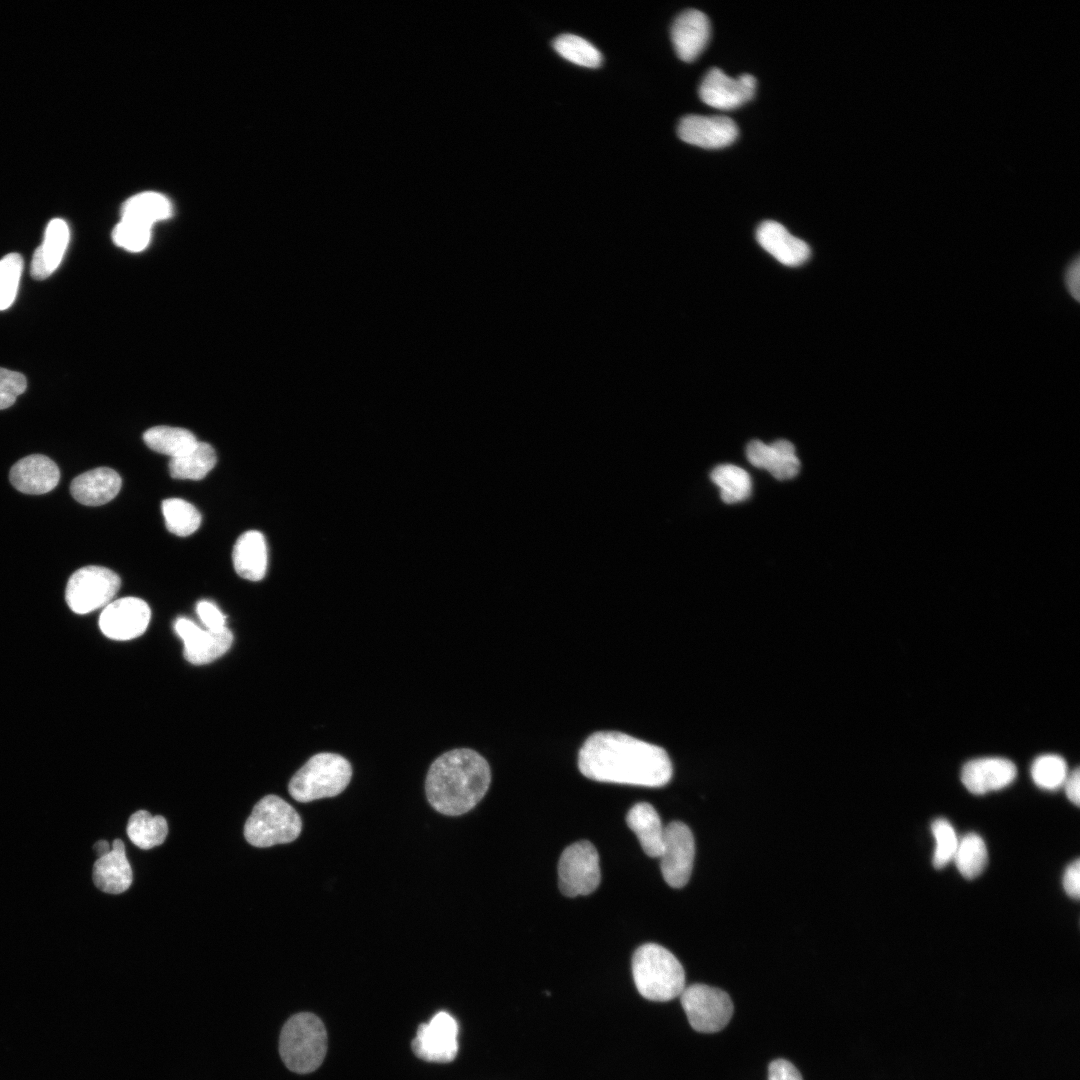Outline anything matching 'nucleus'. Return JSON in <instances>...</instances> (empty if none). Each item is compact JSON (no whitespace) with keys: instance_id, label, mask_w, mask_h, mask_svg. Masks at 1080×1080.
Wrapping results in <instances>:
<instances>
[{"instance_id":"aec40b11","label":"nucleus","mask_w":1080,"mask_h":1080,"mask_svg":"<svg viewBox=\"0 0 1080 1080\" xmlns=\"http://www.w3.org/2000/svg\"><path fill=\"white\" fill-rule=\"evenodd\" d=\"M756 239L764 250L786 266H799L810 256L809 246L776 221L762 222L757 228Z\"/></svg>"},{"instance_id":"20e7f679","label":"nucleus","mask_w":1080,"mask_h":1080,"mask_svg":"<svg viewBox=\"0 0 1080 1080\" xmlns=\"http://www.w3.org/2000/svg\"><path fill=\"white\" fill-rule=\"evenodd\" d=\"M326 1052V1029L315 1014L296 1013L282 1026L279 1054L290 1071L297 1074L315 1071L322 1064Z\"/></svg>"},{"instance_id":"c756f323","label":"nucleus","mask_w":1080,"mask_h":1080,"mask_svg":"<svg viewBox=\"0 0 1080 1080\" xmlns=\"http://www.w3.org/2000/svg\"><path fill=\"white\" fill-rule=\"evenodd\" d=\"M710 478L720 488L721 499L727 504L746 500L751 494V478L738 466L719 465L712 470Z\"/></svg>"},{"instance_id":"ea45409f","label":"nucleus","mask_w":1080,"mask_h":1080,"mask_svg":"<svg viewBox=\"0 0 1080 1080\" xmlns=\"http://www.w3.org/2000/svg\"><path fill=\"white\" fill-rule=\"evenodd\" d=\"M1079 255L1072 257L1063 270V284L1069 296L1076 302L1080 300V261Z\"/></svg>"},{"instance_id":"393cba45","label":"nucleus","mask_w":1080,"mask_h":1080,"mask_svg":"<svg viewBox=\"0 0 1080 1080\" xmlns=\"http://www.w3.org/2000/svg\"><path fill=\"white\" fill-rule=\"evenodd\" d=\"M629 828L635 833L644 852L658 858L662 852L665 827L656 809L647 802H639L630 808L626 816Z\"/></svg>"},{"instance_id":"a878e982","label":"nucleus","mask_w":1080,"mask_h":1080,"mask_svg":"<svg viewBox=\"0 0 1080 1080\" xmlns=\"http://www.w3.org/2000/svg\"><path fill=\"white\" fill-rule=\"evenodd\" d=\"M216 461L214 448L208 443L197 442L185 454L170 459V475L175 479L200 480L214 468Z\"/></svg>"},{"instance_id":"37998d69","label":"nucleus","mask_w":1080,"mask_h":1080,"mask_svg":"<svg viewBox=\"0 0 1080 1080\" xmlns=\"http://www.w3.org/2000/svg\"><path fill=\"white\" fill-rule=\"evenodd\" d=\"M1067 798L1079 806L1080 803V773L1079 768L1069 772L1063 783Z\"/></svg>"},{"instance_id":"a19ab883","label":"nucleus","mask_w":1080,"mask_h":1080,"mask_svg":"<svg viewBox=\"0 0 1080 1080\" xmlns=\"http://www.w3.org/2000/svg\"><path fill=\"white\" fill-rule=\"evenodd\" d=\"M768 1080H803L798 1069L786 1059H776L769 1064Z\"/></svg>"},{"instance_id":"b1692460","label":"nucleus","mask_w":1080,"mask_h":1080,"mask_svg":"<svg viewBox=\"0 0 1080 1080\" xmlns=\"http://www.w3.org/2000/svg\"><path fill=\"white\" fill-rule=\"evenodd\" d=\"M236 573L247 580L259 581L267 570V545L264 535L256 530L241 534L233 548Z\"/></svg>"},{"instance_id":"f8f14e48","label":"nucleus","mask_w":1080,"mask_h":1080,"mask_svg":"<svg viewBox=\"0 0 1080 1080\" xmlns=\"http://www.w3.org/2000/svg\"><path fill=\"white\" fill-rule=\"evenodd\" d=\"M150 617V608L144 600L123 597L105 606L99 617V627L110 639L130 640L146 631Z\"/></svg>"},{"instance_id":"f704fd0d","label":"nucleus","mask_w":1080,"mask_h":1080,"mask_svg":"<svg viewBox=\"0 0 1080 1080\" xmlns=\"http://www.w3.org/2000/svg\"><path fill=\"white\" fill-rule=\"evenodd\" d=\"M22 270L20 254L10 253L0 260V311L6 310L14 302Z\"/></svg>"},{"instance_id":"c03bdc74","label":"nucleus","mask_w":1080,"mask_h":1080,"mask_svg":"<svg viewBox=\"0 0 1080 1080\" xmlns=\"http://www.w3.org/2000/svg\"><path fill=\"white\" fill-rule=\"evenodd\" d=\"M93 848L99 857L107 854L111 850L110 845L106 840H100L96 842Z\"/></svg>"},{"instance_id":"4be33fe9","label":"nucleus","mask_w":1080,"mask_h":1080,"mask_svg":"<svg viewBox=\"0 0 1080 1080\" xmlns=\"http://www.w3.org/2000/svg\"><path fill=\"white\" fill-rule=\"evenodd\" d=\"M92 878L98 889L109 894H120L130 887L133 874L122 840L115 839L112 849L98 857L93 866Z\"/></svg>"},{"instance_id":"0eeeda50","label":"nucleus","mask_w":1080,"mask_h":1080,"mask_svg":"<svg viewBox=\"0 0 1080 1080\" xmlns=\"http://www.w3.org/2000/svg\"><path fill=\"white\" fill-rule=\"evenodd\" d=\"M120 585V577L114 571L101 566H85L70 576L65 600L74 613L87 614L107 606Z\"/></svg>"},{"instance_id":"39448f33","label":"nucleus","mask_w":1080,"mask_h":1080,"mask_svg":"<svg viewBox=\"0 0 1080 1080\" xmlns=\"http://www.w3.org/2000/svg\"><path fill=\"white\" fill-rule=\"evenodd\" d=\"M352 767L343 756L322 752L313 755L293 775L288 791L298 802H311L317 799L334 797L349 784Z\"/></svg>"},{"instance_id":"473e14b6","label":"nucleus","mask_w":1080,"mask_h":1080,"mask_svg":"<svg viewBox=\"0 0 1080 1080\" xmlns=\"http://www.w3.org/2000/svg\"><path fill=\"white\" fill-rule=\"evenodd\" d=\"M554 50L564 59L587 68H597L602 63L600 51L586 39L574 34H562L553 41Z\"/></svg>"},{"instance_id":"1a4fd4ad","label":"nucleus","mask_w":1080,"mask_h":1080,"mask_svg":"<svg viewBox=\"0 0 1080 1080\" xmlns=\"http://www.w3.org/2000/svg\"><path fill=\"white\" fill-rule=\"evenodd\" d=\"M599 855L594 845L581 840L564 849L558 862V883L568 897L588 895L600 884Z\"/></svg>"},{"instance_id":"9b49d317","label":"nucleus","mask_w":1080,"mask_h":1080,"mask_svg":"<svg viewBox=\"0 0 1080 1080\" xmlns=\"http://www.w3.org/2000/svg\"><path fill=\"white\" fill-rule=\"evenodd\" d=\"M458 1024L447 1012L441 1011L428 1023H422L411 1047L414 1054L428 1062L448 1063L458 1053Z\"/></svg>"},{"instance_id":"e433bc0d","label":"nucleus","mask_w":1080,"mask_h":1080,"mask_svg":"<svg viewBox=\"0 0 1080 1080\" xmlns=\"http://www.w3.org/2000/svg\"><path fill=\"white\" fill-rule=\"evenodd\" d=\"M114 243L127 251L140 252L150 242L151 227L142 223L121 218L112 233Z\"/></svg>"},{"instance_id":"4c0bfd02","label":"nucleus","mask_w":1080,"mask_h":1080,"mask_svg":"<svg viewBox=\"0 0 1080 1080\" xmlns=\"http://www.w3.org/2000/svg\"><path fill=\"white\" fill-rule=\"evenodd\" d=\"M26 388L27 381L22 373L0 367V410L12 406Z\"/></svg>"},{"instance_id":"6e6552de","label":"nucleus","mask_w":1080,"mask_h":1080,"mask_svg":"<svg viewBox=\"0 0 1080 1080\" xmlns=\"http://www.w3.org/2000/svg\"><path fill=\"white\" fill-rule=\"evenodd\" d=\"M680 1000L691 1027L702 1033L724 1029L734 1011L732 1000L724 990L706 984L685 987Z\"/></svg>"},{"instance_id":"a211bd4d","label":"nucleus","mask_w":1080,"mask_h":1080,"mask_svg":"<svg viewBox=\"0 0 1080 1080\" xmlns=\"http://www.w3.org/2000/svg\"><path fill=\"white\" fill-rule=\"evenodd\" d=\"M710 32L709 19L703 12L683 11L671 26V41L677 56L685 62L694 61L705 49Z\"/></svg>"},{"instance_id":"5701e85b","label":"nucleus","mask_w":1080,"mask_h":1080,"mask_svg":"<svg viewBox=\"0 0 1080 1080\" xmlns=\"http://www.w3.org/2000/svg\"><path fill=\"white\" fill-rule=\"evenodd\" d=\"M70 238L67 223L55 218L44 233L42 244L35 250L31 261V276L36 280L49 277L60 265Z\"/></svg>"},{"instance_id":"423d86ee","label":"nucleus","mask_w":1080,"mask_h":1080,"mask_svg":"<svg viewBox=\"0 0 1080 1080\" xmlns=\"http://www.w3.org/2000/svg\"><path fill=\"white\" fill-rule=\"evenodd\" d=\"M302 821L296 810L276 795H267L254 806L244 825V837L255 847H270L294 841Z\"/></svg>"},{"instance_id":"9d476101","label":"nucleus","mask_w":1080,"mask_h":1080,"mask_svg":"<svg viewBox=\"0 0 1080 1080\" xmlns=\"http://www.w3.org/2000/svg\"><path fill=\"white\" fill-rule=\"evenodd\" d=\"M660 869L665 882L673 888L684 887L691 876L695 841L690 828L683 822L673 821L665 826Z\"/></svg>"},{"instance_id":"ddd939ff","label":"nucleus","mask_w":1080,"mask_h":1080,"mask_svg":"<svg viewBox=\"0 0 1080 1080\" xmlns=\"http://www.w3.org/2000/svg\"><path fill=\"white\" fill-rule=\"evenodd\" d=\"M755 90L754 76L742 74L738 78H732L721 69L712 68L701 81L699 97L710 107L731 110L751 100Z\"/></svg>"},{"instance_id":"f03ea898","label":"nucleus","mask_w":1080,"mask_h":1080,"mask_svg":"<svg viewBox=\"0 0 1080 1080\" xmlns=\"http://www.w3.org/2000/svg\"><path fill=\"white\" fill-rule=\"evenodd\" d=\"M490 782V767L483 756L468 748L453 749L431 764L425 780L426 797L439 813L459 816L482 800Z\"/></svg>"},{"instance_id":"7ed1b4c3","label":"nucleus","mask_w":1080,"mask_h":1080,"mask_svg":"<svg viewBox=\"0 0 1080 1080\" xmlns=\"http://www.w3.org/2000/svg\"><path fill=\"white\" fill-rule=\"evenodd\" d=\"M632 974L640 995L651 1001L672 1000L686 987L685 972L679 960L656 943H646L636 949L632 957Z\"/></svg>"},{"instance_id":"412c9836","label":"nucleus","mask_w":1080,"mask_h":1080,"mask_svg":"<svg viewBox=\"0 0 1080 1080\" xmlns=\"http://www.w3.org/2000/svg\"><path fill=\"white\" fill-rule=\"evenodd\" d=\"M121 485V477L115 470L99 467L74 478L70 492L73 498L83 505L100 506L115 498Z\"/></svg>"},{"instance_id":"bb28decb","label":"nucleus","mask_w":1080,"mask_h":1080,"mask_svg":"<svg viewBox=\"0 0 1080 1080\" xmlns=\"http://www.w3.org/2000/svg\"><path fill=\"white\" fill-rule=\"evenodd\" d=\"M170 201L157 192H142L129 198L123 205L122 218L130 219L152 228L153 224L170 217Z\"/></svg>"},{"instance_id":"f257e3e1","label":"nucleus","mask_w":1080,"mask_h":1080,"mask_svg":"<svg viewBox=\"0 0 1080 1080\" xmlns=\"http://www.w3.org/2000/svg\"><path fill=\"white\" fill-rule=\"evenodd\" d=\"M578 767L593 781L651 788L666 785L673 774L662 747L618 731L591 734L579 750Z\"/></svg>"},{"instance_id":"c85d7f7f","label":"nucleus","mask_w":1080,"mask_h":1080,"mask_svg":"<svg viewBox=\"0 0 1080 1080\" xmlns=\"http://www.w3.org/2000/svg\"><path fill=\"white\" fill-rule=\"evenodd\" d=\"M126 830L134 845L141 849H150L165 841L168 825L163 816H152L148 811L139 810L130 816Z\"/></svg>"},{"instance_id":"79ce46f5","label":"nucleus","mask_w":1080,"mask_h":1080,"mask_svg":"<svg viewBox=\"0 0 1080 1080\" xmlns=\"http://www.w3.org/2000/svg\"><path fill=\"white\" fill-rule=\"evenodd\" d=\"M1063 887L1067 895L1078 899L1080 895V862L1076 859L1067 866L1063 875Z\"/></svg>"},{"instance_id":"2f4dec72","label":"nucleus","mask_w":1080,"mask_h":1080,"mask_svg":"<svg viewBox=\"0 0 1080 1080\" xmlns=\"http://www.w3.org/2000/svg\"><path fill=\"white\" fill-rule=\"evenodd\" d=\"M162 512L167 530L177 536L191 535L201 524V514L196 507L180 498L164 500Z\"/></svg>"},{"instance_id":"dca6fc26","label":"nucleus","mask_w":1080,"mask_h":1080,"mask_svg":"<svg viewBox=\"0 0 1080 1080\" xmlns=\"http://www.w3.org/2000/svg\"><path fill=\"white\" fill-rule=\"evenodd\" d=\"M1017 775L1014 763L1000 757H983L968 761L962 768L961 781L973 794L981 795L1003 789Z\"/></svg>"},{"instance_id":"6ab92c4d","label":"nucleus","mask_w":1080,"mask_h":1080,"mask_svg":"<svg viewBox=\"0 0 1080 1080\" xmlns=\"http://www.w3.org/2000/svg\"><path fill=\"white\" fill-rule=\"evenodd\" d=\"M746 456L753 466L768 470L778 480L792 479L800 469L795 447L788 440H777L770 445L752 440L746 447Z\"/></svg>"},{"instance_id":"58836bf2","label":"nucleus","mask_w":1080,"mask_h":1080,"mask_svg":"<svg viewBox=\"0 0 1080 1080\" xmlns=\"http://www.w3.org/2000/svg\"><path fill=\"white\" fill-rule=\"evenodd\" d=\"M196 612L206 629L219 631L226 627V616L210 601H199Z\"/></svg>"},{"instance_id":"f3484780","label":"nucleus","mask_w":1080,"mask_h":1080,"mask_svg":"<svg viewBox=\"0 0 1080 1080\" xmlns=\"http://www.w3.org/2000/svg\"><path fill=\"white\" fill-rule=\"evenodd\" d=\"M9 479L18 491L39 495L48 493L57 486L60 471L49 457L33 454L20 459L12 466Z\"/></svg>"},{"instance_id":"c9c22d12","label":"nucleus","mask_w":1080,"mask_h":1080,"mask_svg":"<svg viewBox=\"0 0 1080 1080\" xmlns=\"http://www.w3.org/2000/svg\"><path fill=\"white\" fill-rule=\"evenodd\" d=\"M931 832L936 843L932 863L936 869H941L953 860L959 839L953 826L944 818L932 822Z\"/></svg>"},{"instance_id":"7c9ffc66","label":"nucleus","mask_w":1080,"mask_h":1080,"mask_svg":"<svg viewBox=\"0 0 1080 1080\" xmlns=\"http://www.w3.org/2000/svg\"><path fill=\"white\" fill-rule=\"evenodd\" d=\"M953 860L964 878H976L983 872L988 861L984 840L976 833L966 834L959 840Z\"/></svg>"},{"instance_id":"72a5a7b5","label":"nucleus","mask_w":1080,"mask_h":1080,"mask_svg":"<svg viewBox=\"0 0 1080 1080\" xmlns=\"http://www.w3.org/2000/svg\"><path fill=\"white\" fill-rule=\"evenodd\" d=\"M1068 773L1066 761L1056 754L1040 755L1031 766L1034 783L1045 790H1056L1063 786Z\"/></svg>"},{"instance_id":"2eb2a0df","label":"nucleus","mask_w":1080,"mask_h":1080,"mask_svg":"<svg viewBox=\"0 0 1080 1080\" xmlns=\"http://www.w3.org/2000/svg\"><path fill=\"white\" fill-rule=\"evenodd\" d=\"M684 142L702 148H722L735 141L738 135L736 123L727 116L687 115L677 127Z\"/></svg>"},{"instance_id":"cd10ccee","label":"nucleus","mask_w":1080,"mask_h":1080,"mask_svg":"<svg viewBox=\"0 0 1080 1080\" xmlns=\"http://www.w3.org/2000/svg\"><path fill=\"white\" fill-rule=\"evenodd\" d=\"M143 439L151 450L171 458L185 454L198 442L191 431L169 426L152 427L145 431Z\"/></svg>"},{"instance_id":"4468645a","label":"nucleus","mask_w":1080,"mask_h":1080,"mask_svg":"<svg viewBox=\"0 0 1080 1080\" xmlns=\"http://www.w3.org/2000/svg\"><path fill=\"white\" fill-rule=\"evenodd\" d=\"M174 629L183 641L185 659L195 665L210 663L221 657L233 642V634L227 627L219 631L204 630L184 617L175 621Z\"/></svg>"}]
</instances>
